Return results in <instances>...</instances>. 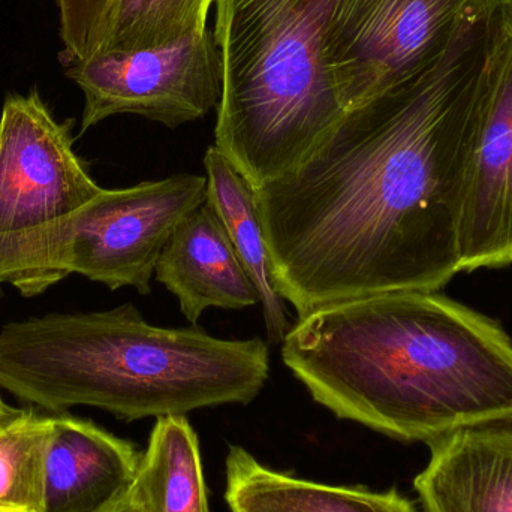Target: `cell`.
I'll list each match as a JSON object with an SVG mask.
<instances>
[{"label":"cell","mask_w":512,"mask_h":512,"mask_svg":"<svg viewBox=\"0 0 512 512\" xmlns=\"http://www.w3.org/2000/svg\"><path fill=\"white\" fill-rule=\"evenodd\" d=\"M155 276L179 298L191 324L210 307L245 309L259 304L251 276L207 201L177 225L159 256Z\"/></svg>","instance_id":"7c38bea8"},{"label":"cell","mask_w":512,"mask_h":512,"mask_svg":"<svg viewBox=\"0 0 512 512\" xmlns=\"http://www.w3.org/2000/svg\"><path fill=\"white\" fill-rule=\"evenodd\" d=\"M460 270L512 264V6L493 20L469 138L459 216Z\"/></svg>","instance_id":"ba28073f"},{"label":"cell","mask_w":512,"mask_h":512,"mask_svg":"<svg viewBox=\"0 0 512 512\" xmlns=\"http://www.w3.org/2000/svg\"><path fill=\"white\" fill-rule=\"evenodd\" d=\"M282 360L340 420L402 442L512 417V339L438 291L319 307L282 340Z\"/></svg>","instance_id":"7a4b0ae2"},{"label":"cell","mask_w":512,"mask_h":512,"mask_svg":"<svg viewBox=\"0 0 512 512\" xmlns=\"http://www.w3.org/2000/svg\"><path fill=\"white\" fill-rule=\"evenodd\" d=\"M129 496L140 512H210L200 442L186 415L156 418Z\"/></svg>","instance_id":"9a60e30c"},{"label":"cell","mask_w":512,"mask_h":512,"mask_svg":"<svg viewBox=\"0 0 512 512\" xmlns=\"http://www.w3.org/2000/svg\"><path fill=\"white\" fill-rule=\"evenodd\" d=\"M505 0H342L325 66L343 111L417 80Z\"/></svg>","instance_id":"8992f818"},{"label":"cell","mask_w":512,"mask_h":512,"mask_svg":"<svg viewBox=\"0 0 512 512\" xmlns=\"http://www.w3.org/2000/svg\"><path fill=\"white\" fill-rule=\"evenodd\" d=\"M213 3L216 0H110L92 54L182 41L207 29Z\"/></svg>","instance_id":"2e32d148"},{"label":"cell","mask_w":512,"mask_h":512,"mask_svg":"<svg viewBox=\"0 0 512 512\" xmlns=\"http://www.w3.org/2000/svg\"><path fill=\"white\" fill-rule=\"evenodd\" d=\"M141 454L92 421L51 417L41 512H108L131 492Z\"/></svg>","instance_id":"8fae6325"},{"label":"cell","mask_w":512,"mask_h":512,"mask_svg":"<svg viewBox=\"0 0 512 512\" xmlns=\"http://www.w3.org/2000/svg\"><path fill=\"white\" fill-rule=\"evenodd\" d=\"M207 171V203L225 225L228 237L248 271L259 295L270 343H280L288 333L285 300L277 291L270 252L256 210L255 191L248 180L215 146L204 156Z\"/></svg>","instance_id":"5bb4252c"},{"label":"cell","mask_w":512,"mask_h":512,"mask_svg":"<svg viewBox=\"0 0 512 512\" xmlns=\"http://www.w3.org/2000/svg\"><path fill=\"white\" fill-rule=\"evenodd\" d=\"M60 35L72 62L92 56L110 0H57Z\"/></svg>","instance_id":"ac0fdd59"},{"label":"cell","mask_w":512,"mask_h":512,"mask_svg":"<svg viewBox=\"0 0 512 512\" xmlns=\"http://www.w3.org/2000/svg\"><path fill=\"white\" fill-rule=\"evenodd\" d=\"M225 502L231 512H418L396 489L330 486L262 465L233 445L225 460Z\"/></svg>","instance_id":"4fadbf2b"},{"label":"cell","mask_w":512,"mask_h":512,"mask_svg":"<svg viewBox=\"0 0 512 512\" xmlns=\"http://www.w3.org/2000/svg\"><path fill=\"white\" fill-rule=\"evenodd\" d=\"M207 201V177L176 174L126 189H102L65 218L0 239V289L35 297L81 274L111 291H152L159 256L177 225Z\"/></svg>","instance_id":"5b68a950"},{"label":"cell","mask_w":512,"mask_h":512,"mask_svg":"<svg viewBox=\"0 0 512 512\" xmlns=\"http://www.w3.org/2000/svg\"><path fill=\"white\" fill-rule=\"evenodd\" d=\"M427 445L429 463L414 480L424 512H512V417Z\"/></svg>","instance_id":"30bf717a"},{"label":"cell","mask_w":512,"mask_h":512,"mask_svg":"<svg viewBox=\"0 0 512 512\" xmlns=\"http://www.w3.org/2000/svg\"><path fill=\"white\" fill-rule=\"evenodd\" d=\"M68 77L86 98L80 134L116 114L177 128L218 108L222 95L221 53L209 27L167 47L92 54L72 62Z\"/></svg>","instance_id":"52a82bcc"},{"label":"cell","mask_w":512,"mask_h":512,"mask_svg":"<svg viewBox=\"0 0 512 512\" xmlns=\"http://www.w3.org/2000/svg\"><path fill=\"white\" fill-rule=\"evenodd\" d=\"M493 15L417 80L346 111L288 173L255 189L274 282L298 318L460 270L469 138Z\"/></svg>","instance_id":"6da1fadb"},{"label":"cell","mask_w":512,"mask_h":512,"mask_svg":"<svg viewBox=\"0 0 512 512\" xmlns=\"http://www.w3.org/2000/svg\"><path fill=\"white\" fill-rule=\"evenodd\" d=\"M108 512H140V510H138L137 505L132 501L131 496L128 495L117 507H114L113 510Z\"/></svg>","instance_id":"ffe728a7"},{"label":"cell","mask_w":512,"mask_h":512,"mask_svg":"<svg viewBox=\"0 0 512 512\" xmlns=\"http://www.w3.org/2000/svg\"><path fill=\"white\" fill-rule=\"evenodd\" d=\"M51 417L26 414L0 429V512H41Z\"/></svg>","instance_id":"e0dca14e"},{"label":"cell","mask_w":512,"mask_h":512,"mask_svg":"<svg viewBox=\"0 0 512 512\" xmlns=\"http://www.w3.org/2000/svg\"><path fill=\"white\" fill-rule=\"evenodd\" d=\"M69 131V122H56L38 93L6 98L0 117V239L65 218L102 191L75 155Z\"/></svg>","instance_id":"9c48e42d"},{"label":"cell","mask_w":512,"mask_h":512,"mask_svg":"<svg viewBox=\"0 0 512 512\" xmlns=\"http://www.w3.org/2000/svg\"><path fill=\"white\" fill-rule=\"evenodd\" d=\"M268 375L264 340L156 327L131 303L9 322L0 330V387L51 412L93 406L135 421L248 405Z\"/></svg>","instance_id":"3957f363"},{"label":"cell","mask_w":512,"mask_h":512,"mask_svg":"<svg viewBox=\"0 0 512 512\" xmlns=\"http://www.w3.org/2000/svg\"><path fill=\"white\" fill-rule=\"evenodd\" d=\"M342 0H216L215 147L259 189L297 167L345 111L325 66Z\"/></svg>","instance_id":"277c9868"},{"label":"cell","mask_w":512,"mask_h":512,"mask_svg":"<svg viewBox=\"0 0 512 512\" xmlns=\"http://www.w3.org/2000/svg\"><path fill=\"white\" fill-rule=\"evenodd\" d=\"M505 2H507L508 5H512V0H505Z\"/></svg>","instance_id":"44dd1931"},{"label":"cell","mask_w":512,"mask_h":512,"mask_svg":"<svg viewBox=\"0 0 512 512\" xmlns=\"http://www.w3.org/2000/svg\"><path fill=\"white\" fill-rule=\"evenodd\" d=\"M26 411L27 409L12 408L8 403L3 402L2 397H0V429L8 426L9 423L17 420L21 415L26 414Z\"/></svg>","instance_id":"d6986e66"}]
</instances>
